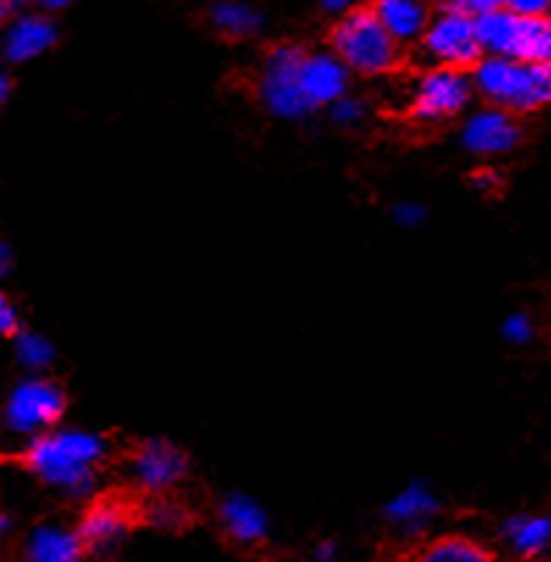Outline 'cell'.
Listing matches in <instances>:
<instances>
[{"instance_id": "1", "label": "cell", "mask_w": 551, "mask_h": 562, "mask_svg": "<svg viewBox=\"0 0 551 562\" xmlns=\"http://www.w3.org/2000/svg\"><path fill=\"white\" fill-rule=\"evenodd\" d=\"M109 454V441L89 429L53 427L34 435L23 452V465L45 485L70 498H89L98 487V469Z\"/></svg>"}, {"instance_id": "2", "label": "cell", "mask_w": 551, "mask_h": 562, "mask_svg": "<svg viewBox=\"0 0 551 562\" xmlns=\"http://www.w3.org/2000/svg\"><path fill=\"white\" fill-rule=\"evenodd\" d=\"M474 89L496 109L513 116L535 114L551 105V65H524L516 58L482 56L471 70Z\"/></svg>"}, {"instance_id": "3", "label": "cell", "mask_w": 551, "mask_h": 562, "mask_svg": "<svg viewBox=\"0 0 551 562\" xmlns=\"http://www.w3.org/2000/svg\"><path fill=\"white\" fill-rule=\"evenodd\" d=\"M330 42L344 67L358 76H389L402 61V45L385 31L372 9H352L344 14L333 29Z\"/></svg>"}, {"instance_id": "4", "label": "cell", "mask_w": 551, "mask_h": 562, "mask_svg": "<svg viewBox=\"0 0 551 562\" xmlns=\"http://www.w3.org/2000/svg\"><path fill=\"white\" fill-rule=\"evenodd\" d=\"M485 56H505L524 65H551L549 14H516L499 7L474 18Z\"/></svg>"}, {"instance_id": "5", "label": "cell", "mask_w": 551, "mask_h": 562, "mask_svg": "<svg viewBox=\"0 0 551 562\" xmlns=\"http://www.w3.org/2000/svg\"><path fill=\"white\" fill-rule=\"evenodd\" d=\"M302 56H305L302 47L278 45L263 58L261 76H258V100L269 114L280 116V120L296 122L314 114L308 100L302 98L300 81H296Z\"/></svg>"}, {"instance_id": "6", "label": "cell", "mask_w": 551, "mask_h": 562, "mask_svg": "<svg viewBox=\"0 0 551 562\" xmlns=\"http://www.w3.org/2000/svg\"><path fill=\"white\" fill-rule=\"evenodd\" d=\"M471 94H474V81L469 70L432 67L418 78L411 103H407V114L424 125H438V122L463 114L465 105L471 103Z\"/></svg>"}, {"instance_id": "7", "label": "cell", "mask_w": 551, "mask_h": 562, "mask_svg": "<svg viewBox=\"0 0 551 562\" xmlns=\"http://www.w3.org/2000/svg\"><path fill=\"white\" fill-rule=\"evenodd\" d=\"M67 411V396L61 385L47 378H29L18 383L9 394L7 407H3V422L12 432L34 435L47 432L58 427Z\"/></svg>"}, {"instance_id": "8", "label": "cell", "mask_w": 551, "mask_h": 562, "mask_svg": "<svg viewBox=\"0 0 551 562\" xmlns=\"http://www.w3.org/2000/svg\"><path fill=\"white\" fill-rule=\"evenodd\" d=\"M421 45L438 67H454V70H474L480 58L485 56L476 36V23L471 14L443 7L441 14L430 18L421 34Z\"/></svg>"}, {"instance_id": "9", "label": "cell", "mask_w": 551, "mask_h": 562, "mask_svg": "<svg viewBox=\"0 0 551 562\" xmlns=\"http://www.w3.org/2000/svg\"><path fill=\"white\" fill-rule=\"evenodd\" d=\"M128 474L145 496H161V493H172L187 480L189 458L175 443L164 441V438H150L131 452Z\"/></svg>"}, {"instance_id": "10", "label": "cell", "mask_w": 551, "mask_h": 562, "mask_svg": "<svg viewBox=\"0 0 551 562\" xmlns=\"http://www.w3.org/2000/svg\"><path fill=\"white\" fill-rule=\"evenodd\" d=\"M136 521H139V513L128 502H122L120 496H100L83 510L76 529L87 554H109L128 540Z\"/></svg>"}, {"instance_id": "11", "label": "cell", "mask_w": 551, "mask_h": 562, "mask_svg": "<svg viewBox=\"0 0 551 562\" xmlns=\"http://www.w3.org/2000/svg\"><path fill=\"white\" fill-rule=\"evenodd\" d=\"M438 513H441V498L436 496V491L424 482H407L385 505L383 516L402 540H418L430 532Z\"/></svg>"}, {"instance_id": "12", "label": "cell", "mask_w": 551, "mask_h": 562, "mask_svg": "<svg viewBox=\"0 0 551 562\" xmlns=\"http://www.w3.org/2000/svg\"><path fill=\"white\" fill-rule=\"evenodd\" d=\"M460 139L474 156H502L521 142V125L510 111L487 105L465 120Z\"/></svg>"}, {"instance_id": "13", "label": "cell", "mask_w": 551, "mask_h": 562, "mask_svg": "<svg viewBox=\"0 0 551 562\" xmlns=\"http://www.w3.org/2000/svg\"><path fill=\"white\" fill-rule=\"evenodd\" d=\"M216 518L230 543L241 546V549H256L269 540V513L263 510L261 502H256L247 493H225L216 507Z\"/></svg>"}, {"instance_id": "14", "label": "cell", "mask_w": 551, "mask_h": 562, "mask_svg": "<svg viewBox=\"0 0 551 562\" xmlns=\"http://www.w3.org/2000/svg\"><path fill=\"white\" fill-rule=\"evenodd\" d=\"M296 81H300L302 98L308 100L311 109L319 111L347 94L349 70L336 53H305Z\"/></svg>"}, {"instance_id": "15", "label": "cell", "mask_w": 551, "mask_h": 562, "mask_svg": "<svg viewBox=\"0 0 551 562\" xmlns=\"http://www.w3.org/2000/svg\"><path fill=\"white\" fill-rule=\"evenodd\" d=\"M56 25L45 14H18L7 23L3 34V56L12 65H23L31 58H40L42 53L56 45Z\"/></svg>"}, {"instance_id": "16", "label": "cell", "mask_w": 551, "mask_h": 562, "mask_svg": "<svg viewBox=\"0 0 551 562\" xmlns=\"http://www.w3.org/2000/svg\"><path fill=\"white\" fill-rule=\"evenodd\" d=\"M87 549L78 529L65 524H40L23 543V562H83Z\"/></svg>"}, {"instance_id": "17", "label": "cell", "mask_w": 551, "mask_h": 562, "mask_svg": "<svg viewBox=\"0 0 551 562\" xmlns=\"http://www.w3.org/2000/svg\"><path fill=\"white\" fill-rule=\"evenodd\" d=\"M372 12L400 45L421 40L424 29L430 23L427 0H374Z\"/></svg>"}, {"instance_id": "18", "label": "cell", "mask_w": 551, "mask_h": 562, "mask_svg": "<svg viewBox=\"0 0 551 562\" xmlns=\"http://www.w3.org/2000/svg\"><path fill=\"white\" fill-rule=\"evenodd\" d=\"M502 538L518 560H538L551 549V516H510L502 524Z\"/></svg>"}, {"instance_id": "19", "label": "cell", "mask_w": 551, "mask_h": 562, "mask_svg": "<svg viewBox=\"0 0 551 562\" xmlns=\"http://www.w3.org/2000/svg\"><path fill=\"white\" fill-rule=\"evenodd\" d=\"M413 562H496V554L482 540L454 532L424 540Z\"/></svg>"}, {"instance_id": "20", "label": "cell", "mask_w": 551, "mask_h": 562, "mask_svg": "<svg viewBox=\"0 0 551 562\" xmlns=\"http://www.w3.org/2000/svg\"><path fill=\"white\" fill-rule=\"evenodd\" d=\"M211 23H214V29L220 34L230 36V40H247V36L261 31L263 18L250 3H241V0H220L211 9Z\"/></svg>"}, {"instance_id": "21", "label": "cell", "mask_w": 551, "mask_h": 562, "mask_svg": "<svg viewBox=\"0 0 551 562\" xmlns=\"http://www.w3.org/2000/svg\"><path fill=\"white\" fill-rule=\"evenodd\" d=\"M139 521L158 529V532H183L192 524V513L183 502L172 498L169 493H161V496H150V502L142 507Z\"/></svg>"}, {"instance_id": "22", "label": "cell", "mask_w": 551, "mask_h": 562, "mask_svg": "<svg viewBox=\"0 0 551 562\" xmlns=\"http://www.w3.org/2000/svg\"><path fill=\"white\" fill-rule=\"evenodd\" d=\"M14 352H18L20 366L29 371H45L53 363V358H56L53 344L42 333L34 330H20L14 336Z\"/></svg>"}, {"instance_id": "23", "label": "cell", "mask_w": 551, "mask_h": 562, "mask_svg": "<svg viewBox=\"0 0 551 562\" xmlns=\"http://www.w3.org/2000/svg\"><path fill=\"white\" fill-rule=\"evenodd\" d=\"M391 220L400 227H405V231H416L427 220V209L421 203H416V200H402V203H396L391 209Z\"/></svg>"}, {"instance_id": "24", "label": "cell", "mask_w": 551, "mask_h": 562, "mask_svg": "<svg viewBox=\"0 0 551 562\" xmlns=\"http://www.w3.org/2000/svg\"><path fill=\"white\" fill-rule=\"evenodd\" d=\"M330 109V116L338 122V125H358L360 120H363V103L355 98H349V94H344V98H338L336 103L327 105Z\"/></svg>"}, {"instance_id": "25", "label": "cell", "mask_w": 551, "mask_h": 562, "mask_svg": "<svg viewBox=\"0 0 551 562\" xmlns=\"http://www.w3.org/2000/svg\"><path fill=\"white\" fill-rule=\"evenodd\" d=\"M469 183L474 186L480 194H499L505 189V178H502L499 169L494 167H476L469 175Z\"/></svg>"}, {"instance_id": "26", "label": "cell", "mask_w": 551, "mask_h": 562, "mask_svg": "<svg viewBox=\"0 0 551 562\" xmlns=\"http://www.w3.org/2000/svg\"><path fill=\"white\" fill-rule=\"evenodd\" d=\"M20 330H23V319H20L18 305L12 296L0 291V338H14Z\"/></svg>"}, {"instance_id": "27", "label": "cell", "mask_w": 551, "mask_h": 562, "mask_svg": "<svg viewBox=\"0 0 551 562\" xmlns=\"http://www.w3.org/2000/svg\"><path fill=\"white\" fill-rule=\"evenodd\" d=\"M502 7V0H447V9H458V12L471 14V18H480L485 12H494Z\"/></svg>"}, {"instance_id": "28", "label": "cell", "mask_w": 551, "mask_h": 562, "mask_svg": "<svg viewBox=\"0 0 551 562\" xmlns=\"http://www.w3.org/2000/svg\"><path fill=\"white\" fill-rule=\"evenodd\" d=\"M502 7L516 14H549L551 0H502Z\"/></svg>"}, {"instance_id": "29", "label": "cell", "mask_w": 551, "mask_h": 562, "mask_svg": "<svg viewBox=\"0 0 551 562\" xmlns=\"http://www.w3.org/2000/svg\"><path fill=\"white\" fill-rule=\"evenodd\" d=\"M311 562H341V546L336 540H319L314 546V554H311Z\"/></svg>"}, {"instance_id": "30", "label": "cell", "mask_w": 551, "mask_h": 562, "mask_svg": "<svg viewBox=\"0 0 551 562\" xmlns=\"http://www.w3.org/2000/svg\"><path fill=\"white\" fill-rule=\"evenodd\" d=\"M529 333H532V330H529V319H527V316L516 314V316H510V319H507L505 336L510 338V341H516V344L527 341Z\"/></svg>"}, {"instance_id": "31", "label": "cell", "mask_w": 551, "mask_h": 562, "mask_svg": "<svg viewBox=\"0 0 551 562\" xmlns=\"http://www.w3.org/2000/svg\"><path fill=\"white\" fill-rule=\"evenodd\" d=\"M23 7H25V0H0V25L18 18Z\"/></svg>"}, {"instance_id": "32", "label": "cell", "mask_w": 551, "mask_h": 562, "mask_svg": "<svg viewBox=\"0 0 551 562\" xmlns=\"http://www.w3.org/2000/svg\"><path fill=\"white\" fill-rule=\"evenodd\" d=\"M360 0H322V7H325V12L330 14H347L352 12V9H358Z\"/></svg>"}, {"instance_id": "33", "label": "cell", "mask_w": 551, "mask_h": 562, "mask_svg": "<svg viewBox=\"0 0 551 562\" xmlns=\"http://www.w3.org/2000/svg\"><path fill=\"white\" fill-rule=\"evenodd\" d=\"M14 267V252L7 241H0V280H7Z\"/></svg>"}, {"instance_id": "34", "label": "cell", "mask_w": 551, "mask_h": 562, "mask_svg": "<svg viewBox=\"0 0 551 562\" xmlns=\"http://www.w3.org/2000/svg\"><path fill=\"white\" fill-rule=\"evenodd\" d=\"M25 3H36L42 9H65L72 0H25Z\"/></svg>"}, {"instance_id": "35", "label": "cell", "mask_w": 551, "mask_h": 562, "mask_svg": "<svg viewBox=\"0 0 551 562\" xmlns=\"http://www.w3.org/2000/svg\"><path fill=\"white\" fill-rule=\"evenodd\" d=\"M9 92H12V83H9V78L0 72V109H3V103H7Z\"/></svg>"}, {"instance_id": "36", "label": "cell", "mask_w": 551, "mask_h": 562, "mask_svg": "<svg viewBox=\"0 0 551 562\" xmlns=\"http://www.w3.org/2000/svg\"><path fill=\"white\" fill-rule=\"evenodd\" d=\"M9 529H12V518H9L7 513H0V540L7 538Z\"/></svg>"}, {"instance_id": "37", "label": "cell", "mask_w": 551, "mask_h": 562, "mask_svg": "<svg viewBox=\"0 0 551 562\" xmlns=\"http://www.w3.org/2000/svg\"><path fill=\"white\" fill-rule=\"evenodd\" d=\"M532 562H549V560H540V557H538V560H532Z\"/></svg>"}, {"instance_id": "38", "label": "cell", "mask_w": 551, "mask_h": 562, "mask_svg": "<svg viewBox=\"0 0 551 562\" xmlns=\"http://www.w3.org/2000/svg\"><path fill=\"white\" fill-rule=\"evenodd\" d=\"M549 18H551V9H549Z\"/></svg>"}]
</instances>
